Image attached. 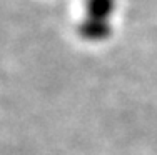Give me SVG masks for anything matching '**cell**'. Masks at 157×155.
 <instances>
[{
  "instance_id": "cell-1",
  "label": "cell",
  "mask_w": 157,
  "mask_h": 155,
  "mask_svg": "<svg viewBox=\"0 0 157 155\" xmlns=\"http://www.w3.org/2000/svg\"><path fill=\"white\" fill-rule=\"evenodd\" d=\"M82 37L89 40H104L110 35V25L107 20H99V18L89 17L84 24L80 25Z\"/></svg>"
},
{
  "instance_id": "cell-2",
  "label": "cell",
  "mask_w": 157,
  "mask_h": 155,
  "mask_svg": "<svg viewBox=\"0 0 157 155\" xmlns=\"http://www.w3.org/2000/svg\"><path fill=\"white\" fill-rule=\"evenodd\" d=\"M115 0H87V12L90 18L107 20V17L114 12Z\"/></svg>"
}]
</instances>
